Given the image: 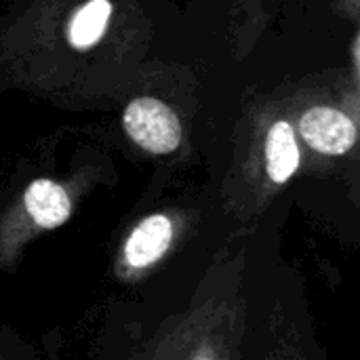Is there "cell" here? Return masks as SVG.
Masks as SVG:
<instances>
[{"label":"cell","instance_id":"6da1fadb","mask_svg":"<svg viewBox=\"0 0 360 360\" xmlns=\"http://www.w3.org/2000/svg\"><path fill=\"white\" fill-rule=\"evenodd\" d=\"M245 302L238 291H215L169 319L137 360H238Z\"/></svg>","mask_w":360,"mask_h":360},{"label":"cell","instance_id":"7a4b0ae2","mask_svg":"<svg viewBox=\"0 0 360 360\" xmlns=\"http://www.w3.org/2000/svg\"><path fill=\"white\" fill-rule=\"evenodd\" d=\"M80 196L78 184L51 177L32 179L0 219V268L11 270L38 236L68 224Z\"/></svg>","mask_w":360,"mask_h":360},{"label":"cell","instance_id":"3957f363","mask_svg":"<svg viewBox=\"0 0 360 360\" xmlns=\"http://www.w3.org/2000/svg\"><path fill=\"white\" fill-rule=\"evenodd\" d=\"M302 150L300 133L287 118L264 122L247 160V202L249 211L268 205L300 171Z\"/></svg>","mask_w":360,"mask_h":360},{"label":"cell","instance_id":"277c9868","mask_svg":"<svg viewBox=\"0 0 360 360\" xmlns=\"http://www.w3.org/2000/svg\"><path fill=\"white\" fill-rule=\"evenodd\" d=\"M188 219L179 211H156L135 221L114 255V276L135 285L146 281L179 245Z\"/></svg>","mask_w":360,"mask_h":360},{"label":"cell","instance_id":"5b68a950","mask_svg":"<svg viewBox=\"0 0 360 360\" xmlns=\"http://www.w3.org/2000/svg\"><path fill=\"white\" fill-rule=\"evenodd\" d=\"M127 137L152 156H169L181 148L184 124L177 112L158 97H135L122 112Z\"/></svg>","mask_w":360,"mask_h":360},{"label":"cell","instance_id":"8992f818","mask_svg":"<svg viewBox=\"0 0 360 360\" xmlns=\"http://www.w3.org/2000/svg\"><path fill=\"white\" fill-rule=\"evenodd\" d=\"M297 133L304 143L329 158L346 156L356 148L360 131L356 120L333 105H310L297 118Z\"/></svg>","mask_w":360,"mask_h":360},{"label":"cell","instance_id":"52a82bcc","mask_svg":"<svg viewBox=\"0 0 360 360\" xmlns=\"http://www.w3.org/2000/svg\"><path fill=\"white\" fill-rule=\"evenodd\" d=\"M114 6L110 0H86L70 15L65 25V38L76 51L93 49L105 36Z\"/></svg>","mask_w":360,"mask_h":360},{"label":"cell","instance_id":"ba28073f","mask_svg":"<svg viewBox=\"0 0 360 360\" xmlns=\"http://www.w3.org/2000/svg\"><path fill=\"white\" fill-rule=\"evenodd\" d=\"M333 8L348 19H360V0H333Z\"/></svg>","mask_w":360,"mask_h":360},{"label":"cell","instance_id":"9c48e42d","mask_svg":"<svg viewBox=\"0 0 360 360\" xmlns=\"http://www.w3.org/2000/svg\"><path fill=\"white\" fill-rule=\"evenodd\" d=\"M266 360H304L300 356V352H297V348L291 344V342H283L272 354H268V359Z\"/></svg>","mask_w":360,"mask_h":360},{"label":"cell","instance_id":"30bf717a","mask_svg":"<svg viewBox=\"0 0 360 360\" xmlns=\"http://www.w3.org/2000/svg\"><path fill=\"white\" fill-rule=\"evenodd\" d=\"M354 200H356V205H359V209H360V184H359V188H356V192H354Z\"/></svg>","mask_w":360,"mask_h":360}]
</instances>
